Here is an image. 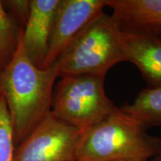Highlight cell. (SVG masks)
I'll return each instance as SVG.
<instances>
[{"label":"cell","instance_id":"1","mask_svg":"<svg viewBox=\"0 0 161 161\" xmlns=\"http://www.w3.org/2000/svg\"><path fill=\"white\" fill-rule=\"evenodd\" d=\"M57 78L55 64L37 67L26 55L20 40L13 59L0 71V93L8 110L16 147L52 111Z\"/></svg>","mask_w":161,"mask_h":161},{"label":"cell","instance_id":"2","mask_svg":"<svg viewBox=\"0 0 161 161\" xmlns=\"http://www.w3.org/2000/svg\"><path fill=\"white\" fill-rule=\"evenodd\" d=\"M159 140L116 108L104 119L81 130L76 161H148L158 155Z\"/></svg>","mask_w":161,"mask_h":161},{"label":"cell","instance_id":"3","mask_svg":"<svg viewBox=\"0 0 161 161\" xmlns=\"http://www.w3.org/2000/svg\"><path fill=\"white\" fill-rule=\"evenodd\" d=\"M122 61L119 26L112 15L102 12L78 33L55 64L58 78L75 75L104 78L110 68Z\"/></svg>","mask_w":161,"mask_h":161},{"label":"cell","instance_id":"4","mask_svg":"<svg viewBox=\"0 0 161 161\" xmlns=\"http://www.w3.org/2000/svg\"><path fill=\"white\" fill-rule=\"evenodd\" d=\"M104 80L92 75L61 77L54 88L52 112L80 130L99 122L117 108L106 95Z\"/></svg>","mask_w":161,"mask_h":161},{"label":"cell","instance_id":"5","mask_svg":"<svg viewBox=\"0 0 161 161\" xmlns=\"http://www.w3.org/2000/svg\"><path fill=\"white\" fill-rule=\"evenodd\" d=\"M81 130L51 111L16 147L14 161H76Z\"/></svg>","mask_w":161,"mask_h":161},{"label":"cell","instance_id":"6","mask_svg":"<svg viewBox=\"0 0 161 161\" xmlns=\"http://www.w3.org/2000/svg\"><path fill=\"white\" fill-rule=\"evenodd\" d=\"M105 7L106 0H60L41 69L53 65L72 40Z\"/></svg>","mask_w":161,"mask_h":161},{"label":"cell","instance_id":"7","mask_svg":"<svg viewBox=\"0 0 161 161\" xmlns=\"http://www.w3.org/2000/svg\"><path fill=\"white\" fill-rule=\"evenodd\" d=\"M121 41L125 61L137 67L149 87H160L161 37L158 34L121 30Z\"/></svg>","mask_w":161,"mask_h":161},{"label":"cell","instance_id":"8","mask_svg":"<svg viewBox=\"0 0 161 161\" xmlns=\"http://www.w3.org/2000/svg\"><path fill=\"white\" fill-rule=\"evenodd\" d=\"M60 0H31L29 17L24 27L22 43L26 55L42 68L47 55L52 25Z\"/></svg>","mask_w":161,"mask_h":161},{"label":"cell","instance_id":"9","mask_svg":"<svg viewBox=\"0 0 161 161\" xmlns=\"http://www.w3.org/2000/svg\"><path fill=\"white\" fill-rule=\"evenodd\" d=\"M122 31L158 34L161 0H106Z\"/></svg>","mask_w":161,"mask_h":161},{"label":"cell","instance_id":"10","mask_svg":"<svg viewBox=\"0 0 161 161\" xmlns=\"http://www.w3.org/2000/svg\"><path fill=\"white\" fill-rule=\"evenodd\" d=\"M145 128L161 126V86L142 90L134 102L120 108Z\"/></svg>","mask_w":161,"mask_h":161},{"label":"cell","instance_id":"11","mask_svg":"<svg viewBox=\"0 0 161 161\" xmlns=\"http://www.w3.org/2000/svg\"><path fill=\"white\" fill-rule=\"evenodd\" d=\"M23 29L12 19L0 0V69L13 59L23 35Z\"/></svg>","mask_w":161,"mask_h":161},{"label":"cell","instance_id":"12","mask_svg":"<svg viewBox=\"0 0 161 161\" xmlns=\"http://www.w3.org/2000/svg\"><path fill=\"white\" fill-rule=\"evenodd\" d=\"M15 143L11 118L5 101L0 96V161H14Z\"/></svg>","mask_w":161,"mask_h":161},{"label":"cell","instance_id":"13","mask_svg":"<svg viewBox=\"0 0 161 161\" xmlns=\"http://www.w3.org/2000/svg\"><path fill=\"white\" fill-rule=\"evenodd\" d=\"M2 3L12 19L24 29L29 17L31 0H2Z\"/></svg>","mask_w":161,"mask_h":161},{"label":"cell","instance_id":"14","mask_svg":"<svg viewBox=\"0 0 161 161\" xmlns=\"http://www.w3.org/2000/svg\"><path fill=\"white\" fill-rule=\"evenodd\" d=\"M149 161H161V157L159 155H156L153 157L152 158H151V160Z\"/></svg>","mask_w":161,"mask_h":161},{"label":"cell","instance_id":"15","mask_svg":"<svg viewBox=\"0 0 161 161\" xmlns=\"http://www.w3.org/2000/svg\"><path fill=\"white\" fill-rule=\"evenodd\" d=\"M159 149H158V155L161 157V136L159 137Z\"/></svg>","mask_w":161,"mask_h":161},{"label":"cell","instance_id":"16","mask_svg":"<svg viewBox=\"0 0 161 161\" xmlns=\"http://www.w3.org/2000/svg\"><path fill=\"white\" fill-rule=\"evenodd\" d=\"M118 161H144V160H118Z\"/></svg>","mask_w":161,"mask_h":161},{"label":"cell","instance_id":"17","mask_svg":"<svg viewBox=\"0 0 161 161\" xmlns=\"http://www.w3.org/2000/svg\"><path fill=\"white\" fill-rule=\"evenodd\" d=\"M158 35L160 36V37H161V29L160 30V31H159V33H158Z\"/></svg>","mask_w":161,"mask_h":161},{"label":"cell","instance_id":"18","mask_svg":"<svg viewBox=\"0 0 161 161\" xmlns=\"http://www.w3.org/2000/svg\"><path fill=\"white\" fill-rule=\"evenodd\" d=\"M0 96H1V93H0Z\"/></svg>","mask_w":161,"mask_h":161},{"label":"cell","instance_id":"19","mask_svg":"<svg viewBox=\"0 0 161 161\" xmlns=\"http://www.w3.org/2000/svg\"><path fill=\"white\" fill-rule=\"evenodd\" d=\"M0 71H1V69H0Z\"/></svg>","mask_w":161,"mask_h":161}]
</instances>
